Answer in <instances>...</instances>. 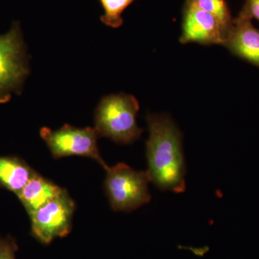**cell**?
Segmentation results:
<instances>
[{
    "label": "cell",
    "mask_w": 259,
    "mask_h": 259,
    "mask_svg": "<svg viewBox=\"0 0 259 259\" xmlns=\"http://www.w3.org/2000/svg\"><path fill=\"white\" fill-rule=\"evenodd\" d=\"M191 1L201 10L215 17L228 33L233 25V20L226 0H191Z\"/></svg>",
    "instance_id": "12"
},
{
    "label": "cell",
    "mask_w": 259,
    "mask_h": 259,
    "mask_svg": "<svg viewBox=\"0 0 259 259\" xmlns=\"http://www.w3.org/2000/svg\"><path fill=\"white\" fill-rule=\"evenodd\" d=\"M238 17L251 20L255 19L259 22V0H245Z\"/></svg>",
    "instance_id": "13"
},
{
    "label": "cell",
    "mask_w": 259,
    "mask_h": 259,
    "mask_svg": "<svg viewBox=\"0 0 259 259\" xmlns=\"http://www.w3.org/2000/svg\"><path fill=\"white\" fill-rule=\"evenodd\" d=\"M34 171L20 158L0 156V184L16 195L23 190Z\"/></svg>",
    "instance_id": "10"
},
{
    "label": "cell",
    "mask_w": 259,
    "mask_h": 259,
    "mask_svg": "<svg viewBox=\"0 0 259 259\" xmlns=\"http://www.w3.org/2000/svg\"><path fill=\"white\" fill-rule=\"evenodd\" d=\"M63 190L59 186L34 171L17 196L28 214H30L59 195Z\"/></svg>",
    "instance_id": "9"
},
{
    "label": "cell",
    "mask_w": 259,
    "mask_h": 259,
    "mask_svg": "<svg viewBox=\"0 0 259 259\" xmlns=\"http://www.w3.org/2000/svg\"><path fill=\"white\" fill-rule=\"evenodd\" d=\"M146 121L149 131L147 172L151 182L161 190L183 192L186 165L182 133L167 115L148 114Z\"/></svg>",
    "instance_id": "1"
},
{
    "label": "cell",
    "mask_w": 259,
    "mask_h": 259,
    "mask_svg": "<svg viewBox=\"0 0 259 259\" xmlns=\"http://www.w3.org/2000/svg\"><path fill=\"white\" fill-rule=\"evenodd\" d=\"M228 32L215 17L186 0L183 11L182 44L197 42L204 46L224 45Z\"/></svg>",
    "instance_id": "7"
},
{
    "label": "cell",
    "mask_w": 259,
    "mask_h": 259,
    "mask_svg": "<svg viewBox=\"0 0 259 259\" xmlns=\"http://www.w3.org/2000/svg\"><path fill=\"white\" fill-rule=\"evenodd\" d=\"M136 0H100L104 14L102 23L112 28H118L123 24L122 13Z\"/></svg>",
    "instance_id": "11"
},
{
    "label": "cell",
    "mask_w": 259,
    "mask_h": 259,
    "mask_svg": "<svg viewBox=\"0 0 259 259\" xmlns=\"http://www.w3.org/2000/svg\"><path fill=\"white\" fill-rule=\"evenodd\" d=\"M75 210L74 200L67 191L29 214L32 236L44 244H49L56 238H62L71 231Z\"/></svg>",
    "instance_id": "6"
},
{
    "label": "cell",
    "mask_w": 259,
    "mask_h": 259,
    "mask_svg": "<svg viewBox=\"0 0 259 259\" xmlns=\"http://www.w3.org/2000/svg\"><path fill=\"white\" fill-rule=\"evenodd\" d=\"M105 170V191L113 210L131 212L150 202L147 171H136L122 163Z\"/></svg>",
    "instance_id": "4"
},
{
    "label": "cell",
    "mask_w": 259,
    "mask_h": 259,
    "mask_svg": "<svg viewBox=\"0 0 259 259\" xmlns=\"http://www.w3.org/2000/svg\"><path fill=\"white\" fill-rule=\"evenodd\" d=\"M223 46L233 55L259 67V29L251 20L234 19Z\"/></svg>",
    "instance_id": "8"
},
{
    "label": "cell",
    "mask_w": 259,
    "mask_h": 259,
    "mask_svg": "<svg viewBox=\"0 0 259 259\" xmlns=\"http://www.w3.org/2000/svg\"><path fill=\"white\" fill-rule=\"evenodd\" d=\"M17 246L10 238H0V259H15Z\"/></svg>",
    "instance_id": "14"
},
{
    "label": "cell",
    "mask_w": 259,
    "mask_h": 259,
    "mask_svg": "<svg viewBox=\"0 0 259 259\" xmlns=\"http://www.w3.org/2000/svg\"><path fill=\"white\" fill-rule=\"evenodd\" d=\"M137 99L125 93L107 95L99 102L95 113V128L100 137L127 145L139 139L143 130L136 122Z\"/></svg>",
    "instance_id": "2"
},
{
    "label": "cell",
    "mask_w": 259,
    "mask_h": 259,
    "mask_svg": "<svg viewBox=\"0 0 259 259\" xmlns=\"http://www.w3.org/2000/svg\"><path fill=\"white\" fill-rule=\"evenodd\" d=\"M40 136L56 159L67 156H82L98 162L105 169L108 167L99 151L97 140L100 136L95 127L78 128L66 124L54 131L44 127L40 129Z\"/></svg>",
    "instance_id": "5"
},
{
    "label": "cell",
    "mask_w": 259,
    "mask_h": 259,
    "mask_svg": "<svg viewBox=\"0 0 259 259\" xmlns=\"http://www.w3.org/2000/svg\"><path fill=\"white\" fill-rule=\"evenodd\" d=\"M30 74L26 46L18 23L0 35V104L23 90Z\"/></svg>",
    "instance_id": "3"
}]
</instances>
